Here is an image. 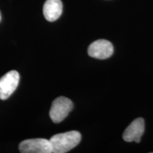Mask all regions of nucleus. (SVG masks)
Listing matches in <instances>:
<instances>
[{"mask_svg":"<svg viewBox=\"0 0 153 153\" xmlns=\"http://www.w3.org/2000/svg\"><path fill=\"white\" fill-rule=\"evenodd\" d=\"M19 79L20 76L16 70H11L0 79V99L6 100L14 92Z\"/></svg>","mask_w":153,"mask_h":153,"instance_id":"obj_4","label":"nucleus"},{"mask_svg":"<svg viewBox=\"0 0 153 153\" xmlns=\"http://www.w3.org/2000/svg\"><path fill=\"white\" fill-rule=\"evenodd\" d=\"M145 131V122L142 118L134 120L124 131L123 137L126 142L139 143Z\"/></svg>","mask_w":153,"mask_h":153,"instance_id":"obj_6","label":"nucleus"},{"mask_svg":"<svg viewBox=\"0 0 153 153\" xmlns=\"http://www.w3.org/2000/svg\"><path fill=\"white\" fill-rule=\"evenodd\" d=\"M43 15L48 22H53L59 19L62 13L61 0H46L43 5Z\"/></svg>","mask_w":153,"mask_h":153,"instance_id":"obj_7","label":"nucleus"},{"mask_svg":"<svg viewBox=\"0 0 153 153\" xmlns=\"http://www.w3.org/2000/svg\"><path fill=\"white\" fill-rule=\"evenodd\" d=\"M82 139L79 132L72 131L53 135L49 140L52 147V152L65 153L77 145Z\"/></svg>","mask_w":153,"mask_h":153,"instance_id":"obj_1","label":"nucleus"},{"mask_svg":"<svg viewBox=\"0 0 153 153\" xmlns=\"http://www.w3.org/2000/svg\"><path fill=\"white\" fill-rule=\"evenodd\" d=\"M1 13H0V22H1Z\"/></svg>","mask_w":153,"mask_h":153,"instance_id":"obj_8","label":"nucleus"},{"mask_svg":"<svg viewBox=\"0 0 153 153\" xmlns=\"http://www.w3.org/2000/svg\"><path fill=\"white\" fill-rule=\"evenodd\" d=\"M114 47L106 40H98L93 42L88 48V54L91 57L104 60L111 56Z\"/></svg>","mask_w":153,"mask_h":153,"instance_id":"obj_5","label":"nucleus"},{"mask_svg":"<svg viewBox=\"0 0 153 153\" xmlns=\"http://www.w3.org/2000/svg\"><path fill=\"white\" fill-rule=\"evenodd\" d=\"M73 108V104L70 99L65 97H60L53 101L50 109V117L53 123L62 122L68 116Z\"/></svg>","mask_w":153,"mask_h":153,"instance_id":"obj_2","label":"nucleus"},{"mask_svg":"<svg viewBox=\"0 0 153 153\" xmlns=\"http://www.w3.org/2000/svg\"><path fill=\"white\" fill-rule=\"evenodd\" d=\"M19 150L22 153H51L52 147L49 140L34 138L22 141Z\"/></svg>","mask_w":153,"mask_h":153,"instance_id":"obj_3","label":"nucleus"}]
</instances>
